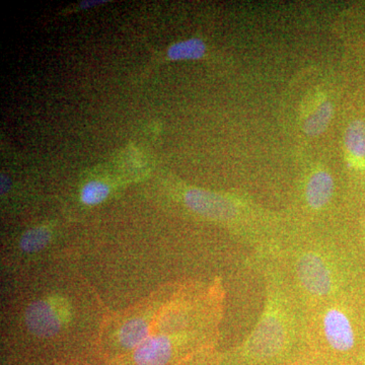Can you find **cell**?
<instances>
[{
	"mask_svg": "<svg viewBox=\"0 0 365 365\" xmlns=\"http://www.w3.org/2000/svg\"><path fill=\"white\" fill-rule=\"evenodd\" d=\"M265 304L248 338L216 365H290L307 350L304 309L284 274L269 255L262 256Z\"/></svg>",
	"mask_w": 365,
	"mask_h": 365,
	"instance_id": "1",
	"label": "cell"
},
{
	"mask_svg": "<svg viewBox=\"0 0 365 365\" xmlns=\"http://www.w3.org/2000/svg\"><path fill=\"white\" fill-rule=\"evenodd\" d=\"M267 255L279 266L304 312L347 294L344 248L332 237L281 240L277 248Z\"/></svg>",
	"mask_w": 365,
	"mask_h": 365,
	"instance_id": "2",
	"label": "cell"
},
{
	"mask_svg": "<svg viewBox=\"0 0 365 365\" xmlns=\"http://www.w3.org/2000/svg\"><path fill=\"white\" fill-rule=\"evenodd\" d=\"M348 295L304 312V337L309 351L350 365L359 347V327Z\"/></svg>",
	"mask_w": 365,
	"mask_h": 365,
	"instance_id": "3",
	"label": "cell"
},
{
	"mask_svg": "<svg viewBox=\"0 0 365 365\" xmlns=\"http://www.w3.org/2000/svg\"><path fill=\"white\" fill-rule=\"evenodd\" d=\"M25 318L31 333L37 337L50 338L69 321L71 309L61 299L39 300L28 307Z\"/></svg>",
	"mask_w": 365,
	"mask_h": 365,
	"instance_id": "4",
	"label": "cell"
},
{
	"mask_svg": "<svg viewBox=\"0 0 365 365\" xmlns=\"http://www.w3.org/2000/svg\"><path fill=\"white\" fill-rule=\"evenodd\" d=\"M185 203L197 215L217 222H230L239 215L237 205L227 197L201 189L185 194Z\"/></svg>",
	"mask_w": 365,
	"mask_h": 365,
	"instance_id": "5",
	"label": "cell"
},
{
	"mask_svg": "<svg viewBox=\"0 0 365 365\" xmlns=\"http://www.w3.org/2000/svg\"><path fill=\"white\" fill-rule=\"evenodd\" d=\"M182 356L174 341L168 336H151L134 350L129 364L176 365Z\"/></svg>",
	"mask_w": 365,
	"mask_h": 365,
	"instance_id": "6",
	"label": "cell"
},
{
	"mask_svg": "<svg viewBox=\"0 0 365 365\" xmlns=\"http://www.w3.org/2000/svg\"><path fill=\"white\" fill-rule=\"evenodd\" d=\"M334 193L335 182L332 175L326 170H319L307 180L304 192V201L311 210L321 211L330 205Z\"/></svg>",
	"mask_w": 365,
	"mask_h": 365,
	"instance_id": "7",
	"label": "cell"
},
{
	"mask_svg": "<svg viewBox=\"0 0 365 365\" xmlns=\"http://www.w3.org/2000/svg\"><path fill=\"white\" fill-rule=\"evenodd\" d=\"M119 343L124 349L133 352L148 338V325L143 319L127 322L120 330Z\"/></svg>",
	"mask_w": 365,
	"mask_h": 365,
	"instance_id": "8",
	"label": "cell"
},
{
	"mask_svg": "<svg viewBox=\"0 0 365 365\" xmlns=\"http://www.w3.org/2000/svg\"><path fill=\"white\" fill-rule=\"evenodd\" d=\"M205 51V43L198 38H192L170 46L168 50V57L172 60L200 59Z\"/></svg>",
	"mask_w": 365,
	"mask_h": 365,
	"instance_id": "9",
	"label": "cell"
},
{
	"mask_svg": "<svg viewBox=\"0 0 365 365\" xmlns=\"http://www.w3.org/2000/svg\"><path fill=\"white\" fill-rule=\"evenodd\" d=\"M333 116V106L330 102L319 105L304 123V132L309 136H318L323 133Z\"/></svg>",
	"mask_w": 365,
	"mask_h": 365,
	"instance_id": "10",
	"label": "cell"
},
{
	"mask_svg": "<svg viewBox=\"0 0 365 365\" xmlns=\"http://www.w3.org/2000/svg\"><path fill=\"white\" fill-rule=\"evenodd\" d=\"M345 144L353 157L365 158V123L356 120L348 126L345 133Z\"/></svg>",
	"mask_w": 365,
	"mask_h": 365,
	"instance_id": "11",
	"label": "cell"
},
{
	"mask_svg": "<svg viewBox=\"0 0 365 365\" xmlns=\"http://www.w3.org/2000/svg\"><path fill=\"white\" fill-rule=\"evenodd\" d=\"M51 240V232L45 227L32 228L21 237L20 246L23 251L33 253L44 249Z\"/></svg>",
	"mask_w": 365,
	"mask_h": 365,
	"instance_id": "12",
	"label": "cell"
},
{
	"mask_svg": "<svg viewBox=\"0 0 365 365\" xmlns=\"http://www.w3.org/2000/svg\"><path fill=\"white\" fill-rule=\"evenodd\" d=\"M110 189L102 182H90L81 190V201L86 205H97L109 195Z\"/></svg>",
	"mask_w": 365,
	"mask_h": 365,
	"instance_id": "13",
	"label": "cell"
},
{
	"mask_svg": "<svg viewBox=\"0 0 365 365\" xmlns=\"http://www.w3.org/2000/svg\"><path fill=\"white\" fill-rule=\"evenodd\" d=\"M290 365H343L338 364V362L333 361V360L327 359L321 355L316 354V353L309 351V349L306 352L302 353V355L294 360Z\"/></svg>",
	"mask_w": 365,
	"mask_h": 365,
	"instance_id": "14",
	"label": "cell"
},
{
	"mask_svg": "<svg viewBox=\"0 0 365 365\" xmlns=\"http://www.w3.org/2000/svg\"><path fill=\"white\" fill-rule=\"evenodd\" d=\"M108 2L107 0H97V1H93V0H88V1H81V9H88V7H93L96 6H98V4H103Z\"/></svg>",
	"mask_w": 365,
	"mask_h": 365,
	"instance_id": "15",
	"label": "cell"
},
{
	"mask_svg": "<svg viewBox=\"0 0 365 365\" xmlns=\"http://www.w3.org/2000/svg\"><path fill=\"white\" fill-rule=\"evenodd\" d=\"M9 186H11V184H9V178L6 176H4V174L1 175V194L6 193L7 190H9Z\"/></svg>",
	"mask_w": 365,
	"mask_h": 365,
	"instance_id": "16",
	"label": "cell"
},
{
	"mask_svg": "<svg viewBox=\"0 0 365 365\" xmlns=\"http://www.w3.org/2000/svg\"><path fill=\"white\" fill-rule=\"evenodd\" d=\"M365 365V364H364Z\"/></svg>",
	"mask_w": 365,
	"mask_h": 365,
	"instance_id": "17",
	"label": "cell"
}]
</instances>
